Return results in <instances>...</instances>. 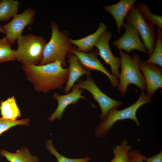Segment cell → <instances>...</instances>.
Wrapping results in <instances>:
<instances>
[{"mask_svg":"<svg viewBox=\"0 0 162 162\" xmlns=\"http://www.w3.org/2000/svg\"><path fill=\"white\" fill-rule=\"evenodd\" d=\"M21 68L28 80L38 92L46 93L62 88L68 79V68H64L61 60L42 65H22Z\"/></svg>","mask_w":162,"mask_h":162,"instance_id":"obj_1","label":"cell"},{"mask_svg":"<svg viewBox=\"0 0 162 162\" xmlns=\"http://www.w3.org/2000/svg\"><path fill=\"white\" fill-rule=\"evenodd\" d=\"M51 38L45 45L42 60L39 65H42L61 60L62 66H66L65 58L70 51L75 49L69 41L66 31L60 32L56 22L52 21L50 25Z\"/></svg>","mask_w":162,"mask_h":162,"instance_id":"obj_2","label":"cell"},{"mask_svg":"<svg viewBox=\"0 0 162 162\" xmlns=\"http://www.w3.org/2000/svg\"><path fill=\"white\" fill-rule=\"evenodd\" d=\"M121 70L120 72L118 90L122 95L126 93L128 86L131 84L138 86L143 92L146 90V84L143 76L139 67L140 55L133 54L132 56L122 50H119Z\"/></svg>","mask_w":162,"mask_h":162,"instance_id":"obj_3","label":"cell"},{"mask_svg":"<svg viewBox=\"0 0 162 162\" xmlns=\"http://www.w3.org/2000/svg\"><path fill=\"white\" fill-rule=\"evenodd\" d=\"M152 102L151 98L142 92L136 101L130 106L121 110L115 109L111 110L96 127L94 131L96 137L105 136L115 124L119 121L130 119L139 126L140 123L136 116L137 111L144 104Z\"/></svg>","mask_w":162,"mask_h":162,"instance_id":"obj_4","label":"cell"},{"mask_svg":"<svg viewBox=\"0 0 162 162\" xmlns=\"http://www.w3.org/2000/svg\"><path fill=\"white\" fill-rule=\"evenodd\" d=\"M16 58L22 65H38L42 61L46 42L32 33L22 35L17 40Z\"/></svg>","mask_w":162,"mask_h":162,"instance_id":"obj_5","label":"cell"},{"mask_svg":"<svg viewBox=\"0 0 162 162\" xmlns=\"http://www.w3.org/2000/svg\"><path fill=\"white\" fill-rule=\"evenodd\" d=\"M125 19L136 29L150 56L153 51L156 40L154 26L146 21L134 5L129 11Z\"/></svg>","mask_w":162,"mask_h":162,"instance_id":"obj_6","label":"cell"},{"mask_svg":"<svg viewBox=\"0 0 162 162\" xmlns=\"http://www.w3.org/2000/svg\"><path fill=\"white\" fill-rule=\"evenodd\" d=\"M80 89H86L90 92L93 99L98 104L101 110L100 118L102 120L111 110L117 109L123 104L120 100H115L106 95L98 87L90 75L85 80L80 79L76 83Z\"/></svg>","mask_w":162,"mask_h":162,"instance_id":"obj_7","label":"cell"},{"mask_svg":"<svg viewBox=\"0 0 162 162\" xmlns=\"http://www.w3.org/2000/svg\"><path fill=\"white\" fill-rule=\"evenodd\" d=\"M35 11L28 8L22 13L17 14L8 23L1 25L4 30L7 38L11 44L22 35V32L26 27L31 25L34 21Z\"/></svg>","mask_w":162,"mask_h":162,"instance_id":"obj_8","label":"cell"},{"mask_svg":"<svg viewBox=\"0 0 162 162\" xmlns=\"http://www.w3.org/2000/svg\"><path fill=\"white\" fill-rule=\"evenodd\" d=\"M125 30L123 34L112 43L113 45L119 50H123L128 52L136 50L144 53H148L145 45L141 41L136 29L131 24L126 22L123 26Z\"/></svg>","mask_w":162,"mask_h":162,"instance_id":"obj_9","label":"cell"},{"mask_svg":"<svg viewBox=\"0 0 162 162\" xmlns=\"http://www.w3.org/2000/svg\"><path fill=\"white\" fill-rule=\"evenodd\" d=\"M111 36L110 31H105L100 36L94 46L98 50V54L105 63L110 66L112 74L118 79L119 78L120 72V57L114 56L111 50L109 43Z\"/></svg>","mask_w":162,"mask_h":162,"instance_id":"obj_10","label":"cell"},{"mask_svg":"<svg viewBox=\"0 0 162 162\" xmlns=\"http://www.w3.org/2000/svg\"><path fill=\"white\" fill-rule=\"evenodd\" d=\"M139 65L145 80L147 94L152 98L154 92L162 87V68L156 64L141 60Z\"/></svg>","mask_w":162,"mask_h":162,"instance_id":"obj_11","label":"cell"},{"mask_svg":"<svg viewBox=\"0 0 162 162\" xmlns=\"http://www.w3.org/2000/svg\"><path fill=\"white\" fill-rule=\"evenodd\" d=\"M70 53L77 57L85 69L89 71L96 70L101 72L108 77L113 87L117 86L119 80L110 73L100 62L98 57V52L96 51L84 53L80 52L75 48L72 50Z\"/></svg>","mask_w":162,"mask_h":162,"instance_id":"obj_12","label":"cell"},{"mask_svg":"<svg viewBox=\"0 0 162 162\" xmlns=\"http://www.w3.org/2000/svg\"><path fill=\"white\" fill-rule=\"evenodd\" d=\"M83 89H80L75 84L73 86L72 92L65 95H59L55 93L53 95V98L57 100L58 106L55 111L47 119L50 122L56 119L60 120L66 108L69 105L75 104L80 99H86L85 96L82 95Z\"/></svg>","mask_w":162,"mask_h":162,"instance_id":"obj_13","label":"cell"},{"mask_svg":"<svg viewBox=\"0 0 162 162\" xmlns=\"http://www.w3.org/2000/svg\"><path fill=\"white\" fill-rule=\"evenodd\" d=\"M136 0H120L118 3L103 6V9L111 14L116 22L118 33L121 34V28L125 18Z\"/></svg>","mask_w":162,"mask_h":162,"instance_id":"obj_14","label":"cell"},{"mask_svg":"<svg viewBox=\"0 0 162 162\" xmlns=\"http://www.w3.org/2000/svg\"><path fill=\"white\" fill-rule=\"evenodd\" d=\"M69 73L66 85L64 89L67 94L73 87L75 82L83 75H90V71L85 69L80 62L77 57L71 53L68 55Z\"/></svg>","mask_w":162,"mask_h":162,"instance_id":"obj_15","label":"cell"},{"mask_svg":"<svg viewBox=\"0 0 162 162\" xmlns=\"http://www.w3.org/2000/svg\"><path fill=\"white\" fill-rule=\"evenodd\" d=\"M107 27L103 22L100 23L96 31L93 33L80 39L73 40L70 38L69 42L76 46L80 52H89L93 50L98 39L100 35L106 31Z\"/></svg>","mask_w":162,"mask_h":162,"instance_id":"obj_16","label":"cell"},{"mask_svg":"<svg viewBox=\"0 0 162 162\" xmlns=\"http://www.w3.org/2000/svg\"><path fill=\"white\" fill-rule=\"evenodd\" d=\"M0 110L1 118L5 120L15 121L21 116L20 111L14 96L1 101Z\"/></svg>","mask_w":162,"mask_h":162,"instance_id":"obj_17","label":"cell"},{"mask_svg":"<svg viewBox=\"0 0 162 162\" xmlns=\"http://www.w3.org/2000/svg\"><path fill=\"white\" fill-rule=\"evenodd\" d=\"M0 155L4 157L10 162H38L39 159L36 156H33L26 147L21 148L14 153L3 149L0 152Z\"/></svg>","mask_w":162,"mask_h":162,"instance_id":"obj_18","label":"cell"},{"mask_svg":"<svg viewBox=\"0 0 162 162\" xmlns=\"http://www.w3.org/2000/svg\"><path fill=\"white\" fill-rule=\"evenodd\" d=\"M19 6L17 0H0V21H7L17 14Z\"/></svg>","mask_w":162,"mask_h":162,"instance_id":"obj_19","label":"cell"},{"mask_svg":"<svg viewBox=\"0 0 162 162\" xmlns=\"http://www.w3.org/2000/svg\"><path fill=\"white\" fill-rule=\"evenodd\" d=\"M147 63L156 64L160 67H162V30L157 28V35L155 46L153 51L149 58L146 61Z\"/></svg>","mask_w":162,"mask_h":162,"instance_id":"obj_20","label":"cell"},{"mask_svg":"<svg viewBox=\"0 0 162 162\" xmlns=\"http://www.w3.org/2000/svg\"><path fill=\"white\" fill-rule=\"evenodd\" d=\"M142 16L146 20L153 26L158 28H162V16L154 14L150 10V8L147 5L144 3L139 2L136 6Z\"/></svg>","mask_w":162,"mask_h":162,"instance_id":"obj_21","label":"cell"},{"mask_svg":"<svg viewBox=\"0 0 162 162\" xmlns=\"http://www.w3.org/2000/svg\"><path fill=\"white\" fill-rule=\"evenodd\" d=\"M11 45L6 37L0 39V63L16 60V50Z\"/></svg>","mask_w":162,"mask_h":162,"instance_id":"obj_22","label":"cell"},{"mask_svg":"<svg viewBox=\"0 0 162 162\" xmlns=\"http://www.w3.org/2000/svg\"><path fill=\"white\" fill-rule=\"evenodd\" d=\"M131 148L127 140H124L120 145L113 148L114 157L110 162H128V153Z\"/></svg>","mask_w":162,"mask_h":162,"instance_id":"obj_23","label":"cell"},{"mask_svg":"<svg viewBox=\"0 0 162 162\" xmlns=\"http://www.w3.org/2000/svg\"><path fill=\"white\" fill-rule=\"evenodd\" d=\"M45 145L46 149L49 150L51 154L56 157L58 162H89L91 160V159L88 157L84 158L72 159L61 154L54 147L51 139L45 142Z\"/></svg>","mask_w":162,"mask_h":162,"instance_id":"obj_24","label":"cell"},{"mask_svg":"<svg viewBox=\"0 0 162 162\" xmlns=\"http://www.w3.org/2000/svg\"><path fill=\"white\" fill-rule=\"evenodd\" d=\"M29 122L28 118L12 121L5 120L0 118V136L13 127L20 125H28Z\"/></svg>","mask_w":162,"mask_h":162,"instance_id":"obj_25","label":"cell"},{"mask_svg":"<svg viewBox=\"0 0 162 162\" xmlns=\"http://www.w3.org/2000/svg\"><path fill=\"white\" fill-rule=\"evenodd\" d=\"M146 158L139 150L135 149L129 152L128 162H145Z\"/></svg>","mask_w":162,"mask_h":162,"instance_id":"obj_26","label":"cell"},{"mask_svg":"<svg viewBox=\"0 0 162 162\" xmlns=\"http://www.w3.org/2000/svg\"><path fill=\"white\" fill-rule=\"evenodd\" d=\"M145 162H162V150L152 157L147 158Z\"/></svg>","mask_w":162,"mask_h":162,"instance_id":"obj_27","label":"cell"},{"mask_svg":"<svg viewBox=\"0 0 162 162\" xmlns=\"http://www.w3.org/2000/svg\"><path fill=\"white\" fill-rule=\"evenodd\" d=\"M0 32H1L4 34H5V33L1 25H0Z\"/></svg>","mask_w":162,"mask_h":162,"instance_id":"obj_28","label":"cell"},{"mask_svg":"<svg viewBox=\"0 0 162 162\" xmlns=\"http://www.w3.org/2000/svg\"></svg>","mask_w":162,"mask_h":162,"instance_id":"obj_29","label":"cell"}]
</instances>
